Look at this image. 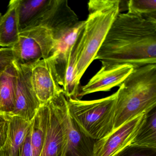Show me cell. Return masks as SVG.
I'll return each mask as SVG.
<instances>
[{"instance_id": "cell-1", "label": "cell", "mask_w": 156, "mask_h": 156, "mask_svg": "<svg viewBox=\"0 0 156 156\" xmlns=\"http://www.w3.org/2000/svg\"><path fill=\"white\" fill-rule=\"evenodd\" d=\"M95 60L104 67L128 65L136 69L156 64V21L119 13Z\"/></svg>"}, {"instance_id": "cell-2", "label": "cell", "mask_w": 156, "mask_h": 156, "mask_svg": "<svg viewBox=\"0 0 156 156\" xmlns=\"http://www.w3.org/2000/svg\"><path fill=\"white\" fill-rule=\"evenodd\" d=\"M120 2L117 0H91L88 2V17L76 44L75 80L78 85L120 13Z\"/></svg>"}, {"instance_id": "cell-3", "label": "cell", "mask_w": 156, "mask_h": 156, "mask_svg": "<svg viewBox=\"0 0 156 156\" xmlns=\"http://www.w3.org/2000/svg\"><path fill=\"white\" fill-rule=\"evenodd\" d=\"M119 87L112 132L156 108V64L134 69Z\"/></svg>"}, {"instance_id": "cell-4", "label": "cell", "mask_w": 156, "mask_h": 156, "mask_svg": "<svg viewBox=\"0 0 156 156\" xmlns=\"http://www.w3.org/2000/svg\"><path fill=\"white\" fill-rule=\"evenodd\" d=\"M118 92L100 99H67L69 114L84 133L94 140L112 132Z\"/></svg>"}, {"instance_id": "cell-5", "label": "cell", "mask_w": 156, "mask_h": 156, "mask_svg": "<svg viewBox=\"0 0 156 156\" xmlns=\"http://www.w3.org/2000/svg\"><path fill=\"white\" fill-rule=\"evenodd\" d=\"M55 46V41L51 31L39 26L20 32L18 41L12 49L15 62L31 67L37 62L51 56Z\"/></svg>"}, {"instance_id": "cell-6", "label": "cell", "mask_w": 156, "mask_h": 156, "mask_svg": "<svg viewBox=\"0 0 156 156\" xmlns=\"http://www.w3.org/2000/svg\"><path fill=\"white\" fill-rule=\"evenodd\" d=\"M51 101L66 136V156H93L95 140L85 134L70 115L64 94L56 96Z\"/></svg>"}, {"instance_id": "cell-7", "label": "cell", "mask_w": 156, "mask_h": 156, "mask_svg": "<svg viewBox=\"0 0 156 156\" xmlns=\"http://www.w3.org/2000/svg\"><path fill=\"white\" fill-rule=\"evenodd\" d=\"M146 119L147 114H141L105 137L95 140L93 156H117L130 146Z\"/></svg>"}, {"instance_id": "cell-8", "label": "cell", "mask_w": 156, "mask_h": 156, "mask_svg": "<svg viewBox=\"0 0 156 156\" xmlns=\"http://www.w3.org/2000/svg\"><path fill=\"white\" fill-rule=\"evenodd\" d=\"M16 71L14 108L11 115L21 118L30 122L35 116L41 104L32 86L30 66L12 62Z\"/></svg>"}, {"instance_id": "cell-9", "label": "cell", "mask_w": 156, "mask_h": 156, "mask_svg": "<svg viewBox=\"0 0 156 156\" xmlns=\"http://www.w3.org/2000/svg\"><path fill=\"white\" fill-rule=\"evenodd\" d=\"M30 81L41 105L63 93L58 83L52 56L37 62L31 66Z\"/></svg>"}, {"instance_id": "cell-10", "label": "cell", "mask_w": 156, "mask_h": 156, "mask_svg": "<svg viewBox=\"0 0 156 156\" xmlns=\"http://www.w3.org/2000/svg\"><path fill=\"white\" fill-rule=\"evenodd\" d=\"M80 21L66 0H51V4L38 26L49 29L56 41Z\"/></svg>"}, {"instance_id": "cell-11", "label": "cell", "mask_w": 156, "mask_h": 156, "mask_svg": "<svg viewBox=\"0 0 156 156\" xmlns=\"http://www.w3.org/2000/svg\"><path fill=\"white\" fill-rule=\"evenodd\" d=\"M133 70L134 68L128 65L101 67L87 84L80 87L78 99L89 94L107 92L115 87L120 86Z\"/></svg>"}, {"instance_id": "cell-12", "label": "cell", "mask_w": 156, "mask_h": 156, "mask_svg": "<svg viewBox=\"0 0 156 156\" xmlns=\"http://www.w3.org/2000/svg\"><path fill=\"white\" fill-rule=\"evenodd\" d=\"M76 44L67 58L64 59L52 55L58 83L67 99L78 98L80 90V85L77 84L75 80Z\"/></svg>"}, {"instance_id": "cell-13", "label": "cell", "mask_w": 156, "mask_h": 156, "mask_svg": "<svg viewBox=\"0 0 156 156\" xmlns=\"http://www.w3.org/2000/svg\"><path fill=\"white\" fill-rule=\"evenodd\" d=\"M49 114L46 138L40 156H66V139L51 100L48 102Z\"/></svg>"}, {"instance_id": "cell-14", "label": "cell", "mask_w": 156, "mask_h": 156, "mask_svg": "<svg viewBox=\"0 0 156 156\" xmlns=\"http://www.w3.org/2000/svg\"><path fill=\"white\" fill-rule=\"evenodd\" d=\"M8 115L9 119V132L5 145L0 150V156H21L31 121H26L17 116Z\"/></svg>"}, {"instance_id": "cell-15", "label": "cell", "mask_w": 156, "mask_h": 156, "mask_svg": "<svg viewBox=\"0 0 156 156\" xmlns=\"http://www.w3.org/2000/svg\"><path fill=\"white\" fill-rule=\"evenodd\" d=\"M51 0H19L18 9L20 32L37 27L43 18Z\"/></svg>"}, {"instance_id": "cell-16", "label": "cell", "mask_w": 156, "mask_h": 156, "mask_svg": "<svg viewBox=\"0 0 156 156\" xmlns=\"http://www.w3.org/2000/svg\"><path fill=\"white\" fill-rule=\"evenodd\" d=\"M19 4V0L10 1L6 13L0 17V48H12L18 41Z\"/></svg>"}, {"instance_id": "cell-17", "label": "cell", "mask_w": 156, "mask_h": 156, "mask_svg": "<svg viewBox=\"0 0 156 156\" xmlns=\"http://www.w3.org/2000/svg\"><path fill=\"white\" fill-rule=\"evenodd\" d=\"M16 76L12 63L0 75V112L10 115L14 108Z\"/></svg>"}, {"instance_id": "cell-18", "label": "cell", "mask_w": 156, "mask_h": 156, "mask_svg": "<svg viewBox=\"0 0 156 156\" xmlns=\"http://www.w3.org/2000/svg\"><path fill=\"white\" fill-rule=\"evenodd\" d=\"M48 102L41 104L31 121V143L34 156H40L46 138L48 125Z\"/></svg>"}, {"instance_id": "cell-19", "label": "cell", "mask_w": 156, "mask_h": 156, "mask_svg": "<svg viewBox=\"0 0 156 156\" xmlns=\"http://www.w3.org/2000/svg\"><path fill=\"white\" fill-rule=\"evenodd\" d=\"M130 146L156 149V108L147 114L146 121Z\"/></svg>"}, {"instance_id": "cell-20", "label": "cell", "mask_w": 156, "mask_h": 156, "mask_svg": "<svg viewBox=\"0 0 156 156\" xmlns=\"http://www.w3.org/2000/svg\"><path fill=\"white\" fill-rule=\"evenodd\" d=\"M84 25L85 21H79L76 25L68 30L56 40L55 48L53 55L59 58H67L69 52L78 40Z\"/></svg>"}, {"instance_id": "cell-21", "label": "cell", "mask_w": 156, "mask_h": 156, "mask_svg": "<svg viewBox=\"0 0 156 156\" xmlns=\"http://www.w3.org/2000/svg\"><path fill=\"white\" fill-rule=\"evenodd\" d=\"M127 8L129 14L156 21V0H130Z\"/></svg>"}, {"instance_id": "cell-22", "label": "cell", "mask_w": 156, "mask_h": 156, "mask_svg": "<svg viewBox=\"0 0 156 156\" xmlns=\"http://www.w3.org/2000/svg\"><path fill=\"white\" fill-rule=\"evenodd\" d=\"M117 156H156V149L129 146Z\"/></svg>"}, {"instance_id": "cell-23", "label": "cell", "mask_w": 156, "mask_h": 156, "mask_svg": "<svg viewBox=\"0 0 156 156\" xmlns=\"http://www.w3.org/2000/svg\"><path fill=\"white\" fill-rule=\"evenodd\" d=\"M14 61L12 48H2L0 50V75Z\"/></svg>"}, {"instance_id": "cell-24", "label": "cell", "mask_w": 156, "mask_h": 156, "mask_svg": "<svg viewBox=\"0 0 156 156\" xmlns=\"http://www.w3.org/2000/svg\"><path fill=\"white\" fill-rule=\"evenodd\" d=\"M9 126V115L0 112V150L7 140Z\"/></svg>"}, {"instance_id": "cell-25", "label": "cell", "mask_w": 156, "mask_h": 156, "mask_svg": "<svg viewBox=\"0 0 156 156\" xmlns=\"http://www.w3.org/2000/svg\"><path fill=\"white\" fill-rule=\"evenodd\" d=\"M21 156H34L31 143V125L25 137Z\"/></svg>"}, {"instance_id": "cell-26", "label": "cell", "mask_w": 156, "mask_h": 156, "mask_svg": "<svg viewBox=\"0 0 156 156\" xmlns=\"http://www.w3.org/2000/svg\"><path fill=\"white\" fill-rule=\"evenodd\" d=\"M2 16V14H1V12H0V17H1V16Z\"/></svg>"}, {"instance_id": "cell-27", "label": "cell", "mask_w": 156, "mask_h": 156, "mask_svg": "<svg viewBox=\"0 0 156 156\" xmlns=\"http://www.w3.org/2000/svg\"><path fill=\"white\" fill-rule=\"evenodd\" d=\"M2 49V48H0V50H1V49Z\"/></svg>"}, {"instance_id": "cell-28", "label": "cell", "mask_w": 156, "mask_h": 156, "mask_svg": "<svg viewBox=\"0 0 156 156\" xmlns=\"http://www.w3.org/2000/svg\"></svg>"}]
</instances>
